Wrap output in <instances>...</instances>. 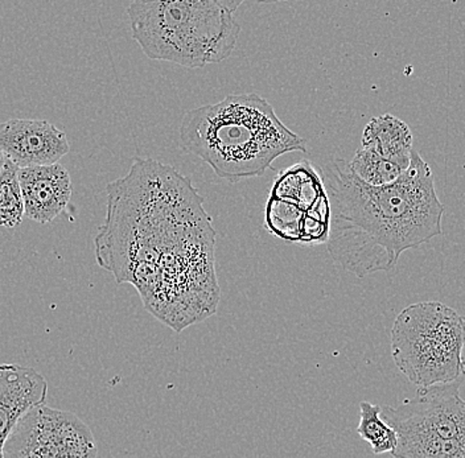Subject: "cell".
I'll return each instance as SVG.
<instances>
[{"label":"cell","instance_id":"277c9868","mask_svg":"<svg viewBox=\"0 0 465 458\" xmlns=\"http://www.w3.org/2000/svg\"><path fill=\"white\" fill-rule=\"evenodd\" d=\"M134 40L148 59L203 68L234 52L241 25L217 0H133Z\"/></svg>","mask_w":465,"mask_h":458},{"label":"cell","instance_id":"4fadbf2b","mask_svg":"<svg viewBox=\"0 0 465 458\" xmlns=\"http://www.w3.org/2000/svg\"><path fill=\"white\" fill-rule=\"evenodd\" d=\"M25 216L19 167L7 159L5 168L0 172V228H16L22 223Z\"/></svg>","mask_w":465,"mask_h":458},{"label":"cell","instance_id":"e0dca14e","mask_svg":"<svg viewBox=\"0 0 465 458\" xmlns=\"http://www.w3.org/2000/svg\"><path fill=\"white\" fill-rule=\"evenodd\" d=\"M7 156L3 152L2 148H0V172H2L3 168H5V161H7Z\"/></svg>","mask_w":465,"mask_h":458},{"label":"cell","instance_id":"6da1fadb","mask_svg":"<svg viewBox=\"0 0 465 458\" xmlns=\"http://www.w3.org/2000/svg\"><path fill=\"white\" fill-rule=\"evenodd\" d=\"M106 192V219L94 238L98 265L135 287L145 309L174 332L214 315L216 231L191 180L138 158Z\"/></svg>","mask_w":465,"mask_h":458},{"label":"cell","instance_id":"8fae6325","mask_svg":"<svg viewBox=\"0 0 465 458\" xmlns=\"http://www.w3.org/2000/svg\"><path fill=\"white\" fill-rule=\"evenodd\" d=\"M361 147L373 150L406 170L411 159L412 132L405 122L391 114L371 118L363 129Z\"/></svg>","mask_w":465,"mask_h":458},{"label":"cell","instance_id":"8992f818","mask_svg":"<svg viewBox=\"0 0 465 458\" xmlns=\"http://www.w3.org/2000/svg\"><path fill=\"white\" fill-rule=\"evenodd\" d=\"M464 381L423 385L398 407L383 405L381 416L397 432L392 457L465 458Z\"/></svg>","mask_w":465,"mask_h":458},{"label":"cell","instance_id":"30bf717a","mask_svg":"<svg viewBox=\"0 0 465 458\" xmlns=\"http://www.w3.org/2000/svg\"><path fill=\"white\" fill-rule=\"evenodd\" d=\"M48 384L39 371L15 364L0 365V458L11 432L28 411L45 403Z\"/></svg>","mask_w":465,"mask_h":458},{"label":"cell","instance_id":"7a4b0ae2","mask_svg":"<svg viewBox=\"0 0 465 458\" xmlns=\"http://www.w3.org/2000/svg\"><path fill=\"white\" fill-rule=\"evenodd\" d=\"M324 182L331 205L328 252L357 278L391 271L403 252L443 233L446 209L436 194L431 168L417 151L391 184H366L345 161L328 165Z\"/></svg>","mask_w":465,"mask_h":458},{"label":"cell","instance_id":"5b68a950","mask_svg":"<svg viewBox=\"0 0 465 458\" xmlns=\"http://www.w3.org/2000/svg\"><path fill=\"white\" fill-rule=\"evenodd\" d=\"M465 316L440 301L406 307L391 329V356L418 387L465 382Z\"/></svg>","mask_w":465,"mask_h":458},{"label":"cell","instance_id":"9c48e42d","mask_svg":"<svg viewBox=\"0 0 465 458\" xmlns=\"http://www.w3.org/2000/svg\"><path fill=\"white\" fill-rule=\"evenodd\" d=\"M25 217L37 223L56 219L71 202L69 171L60 163L19 168Z\"/></svg>","mask_w":465,"mask_h":458},{"label":"cell","instance_id":"ba28073f","mask_svg":"<svg viewBox=\"0 0 465 458\" xmlns=\"http://www.w3.org/2000/svg\"><path fill=\"white\" fill-rule=\"evenodd\" d=\"M0 148L19 168L58 163L71 151L65 132L43 119L0 123Z\"/></svg>","mask_w":465,"mask_h":458},{"label":"cell","instance_id":"9a60e30c","mask_svg":"<svg viewBox=\"0 0 465 458\" xmlns=\"http://www.w3.org/2000/svg\"><path fill=\"white\" fill-rule=\"evenodd\" d=\"M217 2H220L223 7L228 8L229 11L234 14L245 0H217Z\"/></svg>","mask_w":465,"mask_h":458},{"label":"cell","instance_id":"5bb4252c","mask_svg":"<svg viewBox=\"0 0 465 458\" xmlns=\"http://www.w3.org/2000/svg\"><path fill=\"white\" fill-rule=\"evenodd\" d=\"M349 167L361 181L374 187L391 184L402 175L403 168L369 148L360 147L349 161Z\"/></svg>","mask_w":465,"mask_h":458},{"label":"cell","instance_id":"7c38bea8","mask_svg":"<svg viewBox=\"0 0 465 458\" xmlns=\"http://www.w3.org/2000/svg\"><path fill=\"white\" fill-rule=\"evenodd\" d=\"M357 432L362 440L371 443L374 454L391 453L397 446V432L381 416V405L369 402L360 403Z\"/></svg>","mask_w":465,"mask_h":458},{"label":"cell","instance_id":"2e32d148","mask_svg":"<svg viewBox=\"0 0 465 458\" xmlns=\"http://www.w3.org/2000/svg\"><path fill=\"white\" fill-rule=\"evenodd\" d=\"M257 3H263V5H274V3H284V2H296V0H255Z\"/></svg>","mask_w":465,"mask_h":458},{"label":"cell","instance_id":"52a82bcc","mask_svg":"<svg viewBox=\"0 0 465 458\" xmlns=\"http://www.w3.org/2000/svg\"><path fill=\"white\" fill-rule=\"evenodd\" d=\"M94 434L77 414L36 405L22 417L3 448V457H97Z\"/></svg>","mask_w":465,"mask_h":458},{"label":"cell","instance_id":"3957f363","mask_svg":"<svg viewBox=\"0 0 465 458\" xmlns=\"http://www.w3.org/2000/svg\"><path fill=\"white\" fill-rule=\"evenodd\" d=\"M179 141L183 151L231 182L260 178L286 153L307 152V141L291 132L272 103L255 93L189 110Z\"/></svg>","mask_w":465,"mask_h":458}]
</instances>
